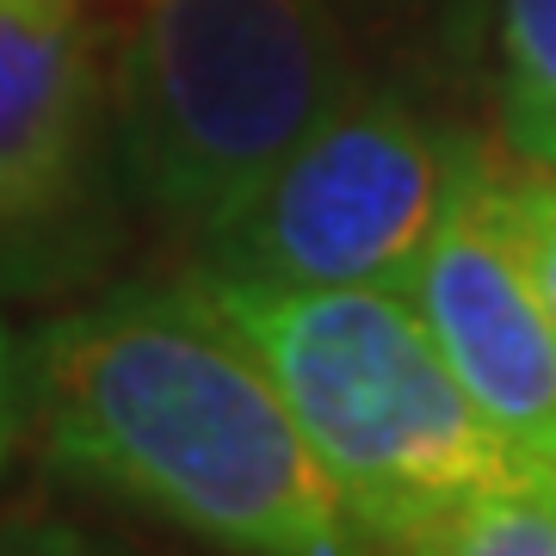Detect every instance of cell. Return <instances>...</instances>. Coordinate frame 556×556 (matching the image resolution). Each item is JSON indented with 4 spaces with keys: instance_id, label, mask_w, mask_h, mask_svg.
<instances>
[{
    "instance_id": "cell-10",
    "label": "cell",
    "mask_w": 556,
    "mask_h": 556,
    "mask_svg": "<svg viewBox=\"0 0 556 556\" xmlns=\"http://www.w3.org/2000/svg\"><path fill=\"white\" fill-rule=\"evenodd\" d=\"M25 445V340L0 321V477Z\"/></svg>"
},
{
    "instance_id": "cell-6",
    "label": "cell",
    "mask_w": 556,
    "mask_h": 556,
    "mask_svg": "<svg viewBox=\"0 0 556 556\" xmlns=\"http://www.w3.org/2000/svg\"><path fill=\"white\" fill-rule=\"evenodd\" d=\"M464 396L495 433L538 464H556V321L489 199V155L452 137L445 211L408 285Z\"/></svg>"
},
{
    "instance_id": "cell-2",
    "label": "cell",
    "mask_w": 556,
    "mask_h": 556,
    "mask_svg": "<svg viewBox=\"0 0 556 556\" xmlns=\"http://www.w3.org/2000/svg\"><path fill=\"white\" fill-rule=\"evenodd\" d=\"M186 278L236 321L273 371L291 420L334 477L371 551L538 464L464 396L408 291H298L217 273Z\"/></svg>"
},
{
    "instance_id": "cell-3",
    "label": "cell",
    "mask_w": 556,
    "mask_h": 556,
    "mask_svg": "<svg viewBox=\"0 0 556 556\" xmlns=\"http://www.w3.org/2000/svg\"><path fill=\"white\" fill-rule=\"evenodd\" d=\"M353 80L321 0H142L112 56L130 211L199 241Z\"/></svg>"
},
{
    "instance_id": "cell-7",
    "label": "cell",
    "mask_w": 556,
    "mask_h": 556,
    "mask_svg": "<svg viewBox=\"0 0 556 556\" xmlns=\"http://www.w3.org/2000/svg\"><path fill=\"white\" fill-rule=\"evenodd\" d=\"M371 556H556V464H532L457 501L396 532Z\"/></svg>"
},
{
    "instance_id": "cell-11",
    "label": "cell",
    "mask_w": 556,
    "mask_h": 556,
    "mask_svg": "<svg viewBox=\"0 0 556 556\" xmlns=\"http://www.w3.org/2000/svg\"><path fill=\"white\" fill-rule=\"evenodd\" d=\"M25 544H31V556H142L124 544H105V538L68 532V526H38V532H25Z\"/></svg>"
},
{
    "instance_id": "cell-4",
    "label": "cell",
    "mask_w": 556,
    "mask_h": 556,
    "mask_svg": "<svg viewBox=\"0 0 556 556\" xmlns=\"http://www.w3.org/2000/svg\"><path fill=\"white\" fill-rule=\"evenodd\" d=\"M452 137L390 87L353 80L223 223L192 241V273L254 285L408 291L445 211Z\"/></svg>"
},
{
    "instance_id": "cell-8",
    "label": "cell",
    "mask_w": 556,
    "mask_h": 556,
    "mask_svg": "<svg viewBox=\"0 0 556 556\" xmlns=\"http://www.w3.org/2000/svg\"><path fill=\"white\" fill-rule=\"evenodd\" d=\"M501 130L514 161L556 167V0H501Z\"/></svg>"
},
{
    "instance_id": "cell-9",
    "label": "cell",
    "mask_w": 556,
    "mask_h": 556,
    "mask_svg": "<svg viewBox=\"0 0 556 556\" xmlns=\"http://www.w3.org/2000/svg\"><path fill=\"white\" fill-rule=\"evenodd\" d=\"M489 199H495V217L507 229V241H514L532 291L544 298V309L556 321V167L489 161Z\"/></svg>"
},
{
    "instance_id": "cell-5",
    "label": "cell",
    "mask_w": 556,
    "mask_h": 556,
    "mask_svg": "<svg viewBox=\"0 0 556 556\" xmlns=\"http://www.w3.org/2000/svg\"><path fill=\"white\" fill-rule=\"evenodd\" d=\"M130 217L112 62L80 0H0V298H62Z\"/></svg>"
},
{
    "instance_id": "cell-1",
    "label": "cell",
    "mask_w": 556,
    "mask_h": 556,
    "mask_svg": "<svg viewBox=\"0 0 556 556\" xmlns=\"http://www.w3.org/2000/svg\"><path fill=\"white\" fill-rule=\"evenodd\" d=\"M25 433L62 482L223 556H371L241 328L179 285H118L25 340Z\"/></svg>"
},
{
    "instance_id": "cell-12",
    "label": "cell",
    "mask_w": 556,
    "mask_h": 556,
    "mask_svg": "<svg viewBox=\"0 0 556 556\" xmlns=\"http://www.w3.org/2000/svg\"><path fill=\"white\" fill-rule=\"evenodd\" d=\"M0 556H31V544H25V532H7V538H0Z\"/></svg>"
}]
</instances>
